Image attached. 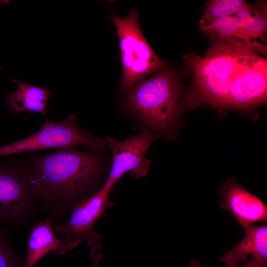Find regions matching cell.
<instances>
[{
	"label": "cell",
	"instance_id": "8992f818",
	"mask_svg": "<svg viewBox=\"0 0 267 267\" xmlns=\"http://www.w3.org/2000/svg\"><path fill=\"white\" fill-rule=\"evenodd\" d=\"M111 190L104 184L92 196L78 201L73 207L69 219L54 226V231L64 237L67 252L84 242L89 246L98 243L100 236L93 227L105 210L112 206L109 200Z\"/></svg>",
	"mask_w": 267,
	"mask_h": 267
},
{
	"label": "cell",
	"instance_id": "6da1fadb",
	"mask_svg": "<svg viewBox=\"0 0 267 267\" xmlns=\"http://www.w3.org/2000/svg\"><path fill=\"white\" fill-rule=\"evenodd\" d=\"M97 153L64 147L53 154L35 157L32 165L24 170L36 201L57 215L85 195L101 171Z\"/></svg>",
	"mask_w": 267,
	"mask_h": 267
},
{
	"label": "cell",
	"instance_id": "5bb4252c",
	"mask_svg": "<svg viewBox=\"0 0 267 267\" xmlns=\"http://www.w3.org/2000/svg\"><path fill=\"white\" fill-rule=\"evenodd\" d=\"M17 84L15 91L9 93L6 103L10 111L20 113L25 111L40 113L46 117L47 104L51 91L38 86L28 84L14 79Z\"/></svg>",
	"mask_w": 267,
	"mask_h": 267
},
{
	"label": "cell",
	"instance_id": "52a82bcc",
	"mask_svg": "<svg viewBox=\"0 0 267 267\" xmlns=\"http://www.w3.org/2000/svg\"><path fill=\"white\" fill-rule=\"evenodd\" d=\"M36 201L24 169L0 162V224L26 222Z\"/></svg>",
	"mask_w": 267,
	"mask_h": 267
},
{
	"label": "cell",
	"instance_id": "2e32d148",
	"mask_svg": "<svg viewBox=\"0 0 267 267\" xmlns=\"http://www.w3.org/2000/svg\"><path fill=\"white\" fill-rule=\"evenodd\" d=\"M247 3L243 0H213L208 1L200 21L201 29L206 28L221 17L235 15Z\"/></svg>",
	"mask_w": 267,
	"mask_h": 267
},
{
	"label": "cell",
	"instance_id": "d6986e66",
	"mask_svg": "<svg viewBox=\"0 0 267 267\" xmlns=\"http://www.w3.org/2000/svg\"><path fill=\"white\" fill-rule=\"evenodd\" d=\"M90 257L92 267H98L102 257V245L99 243L92 246L90 252Z\"/></svg>",
	"mask_w": 267,
	"mask_h": 267
},
{
	"label": "cell",
	"instance_id": "3957f363",
	"mask_svg": "<svg viewBox=\"0 0 267 267\" xmlns=\"http://www.w3.org/2000/svg\"><path fill=\"white\" fill-rule=\"evenodd\" d=\"M129 109L152 130L169 134L177 122L181 88L175 74L165 67L128 90Z\"/></svg>",
	"mask_w": 267,
	"mask_h": 267
},
{
	"label": "cell",
	"instance_id": "e0dca14e",
	"mask_svg": "<svg viewBox=\"0 0 267 267\" xmlns=\"http://www.w3.org/2000/svg\"><path fill=\"white\" fill-rule=\"evenodd\" d=\"M0 267H26L25 260L14 251L6 231L0 228Z\"/></svg>",
	"mask_w": 267,
	"mask_h": 267
},
{
	"label": "cell",
	"instance_id": "ac0fdd59",
	"mask_svg": "<svg viewBox=\"0 0 267 267\" xmlns=\"http://www.w3.org/2000/svg\"><path fill=\"white\" fill-rule=\"evenodd\" d=\"M267 262L252 257L250 261L240 267H266ZM189 267H210L204 266L199 260L193 259L189 262Z\"/></svg>",
	"mask_w": 267,
	"mask_h": 267
},
{
	"label": "cell",
	"instance_id": "9c48e42d",
	"mask_svg": "<svg viewBox=\"0 0 267 267\" xmlns=\"http://www.w3.org/2000/svg\"><path fill=\"white\" fill-rule=\"evenodd\" d=\"M267 94V59L259 56L235 76L227 98L226 109H250L265 103Z\"/></svg>",
	"mask_w": 267,
	"mask_h": 267
},
{
	"label": "cell",
	"instance_id": "8fae6325",
	"mask_svg": "<svg viewBox=\"0 0 267 267\" xmlns=\"http://www.w3.org/2000/svg\"><path fill=\"white\" fill-rule=\"evenodd\" d=\"M244 237L220 259L225 267H237L240 262L246 263L249 255L267 262V225L253 224L243 226Z\"/></svg>",
	"mask_w": 267,
	"mask_h": 267
},
{
	"label": "cell",
	"instance_id": "7c38bea8",
	"mask_svg": "<svg viewBox=\"0 0 267 267\" xmlns=\"http://www.w3.org/2000/svg\"><path fill=\"white\" fill-rule=\"evenodd\" d=\"M51 222V218L45 219L31 230L28 242L26 267H35L47 253L62 255L67 252L63 239L55 235Z\"/></svg>",
	"mask_w": 267,
	"mask_h": 267
},
{
	"label": "cell",
	"instance_id": "5b68a950",
	"mask_svg": "<svg viewBox=\"0 0 267 267\" xmlns=\"http://www.w3.org/2000/svg\"><path fill=\"white\" fill-rule=\"evenodd\" d=\"M106 143L103 140L82 129L76 116L68 114L61 122H45L36 133L0 148V156L54 148L81 146L95 152L102 151Z\"/></svg>",
	"mask_w": 267,
	"mask_h": 267
},
{
	"label": "cell",
	"instance_id": "9a60e30c",
	"mask_svg": "<svg viewBox=\"0 0 267 267\" xmlns=\"http://www.w3.org/2000/svg\"><path fill=\"white\" fill-rule=\"evenodd\" d=\"M235 15L246 32L260 43L266 45L267 8L264 5L247 3Z\"/></svg>",
	"mask_w": 267,
	"mask_h": 267
},
{
	"label": "cell",
	"instance_id": "4fadbf2b",
	"mask_svg": "<svg viewBox=\"0 0 267 267\" xmlns=\"http://www.w3.org/2000/svg\"><path fill=\"white\" fill-rule=\"evenodd\" d=\"M219 42L241 46L255 53H265L267 46L250 35L235 15L221 17L202 30Z\"/></svg>",
	"mask_w": 267,
	"mask_h": 267
},
{
	"label": "cell",
	"instance_id": "30bf717a",
	"mask_svg": "<svg viewBox=\"0 0 267 267\" xmlns=\"http://www.w3.org/2000/svg\"><path fill=\"white\" fill-rule=\"evenodd\" d=\"M221 208L229 212L242 226L267 220V206L261 199L246 190L233 178L221 186Z\"/></svg>",
	"mask_w": 267,
	"mask_h": 267
},
{
	"label": "cell",
	"instance_id": "ba28073f",
	"mask_svg": "<svg viewBox=\"0 0 267 267\" xmlns=\"http://www.w3.org/2000/svg\"><path fill=\"white\" fill-rule=\"evenodd\" d=\"M156 137L153 133L145 131L121 141L106 137L104 140L111 150L112 160L110 173L104 184L112 189L129 171L135 178L145 176L150 165V161L146 158V152Z\"/></svg>",
	"mask_w": 267,
	"mask_h": 267
},
{
	"label": "cell",
	"instance_id": "277c9868",
	"mask_svg": "<svg viewBox=\"0 0 267 267\" xmlns=\"http://www.w3.org/2000/svg\"><path fill=\"white\" fill-rule=\"evenodd\" d=\"M119 39L123 76L121 87L129 90L149 74L160 70L165 62L155 53L144 37L138 22V13L134 8L128 16L113 15Z\"/></svg>",
	"mask_w": 267,
	"mask_h": 267
},
{
	"label": "cell",
	"instance_id": "7a4b0ae2",
	"mask_svg": "<svg viewBox=\"0 0 267 267\" xmlns=\"http://www.w3.org/2000/svg\"><path fill=\"white\" fill-rule=\"evenodd\" d=\"M259 56L244 47L217 42L201 58L185 57L194 78L192 89L187 93L186 106L193 108L204 104L222 110L236 75Z\"/></svg>",
	"mask_w": 267,
	"mask_h": 267
}]
</instances>
